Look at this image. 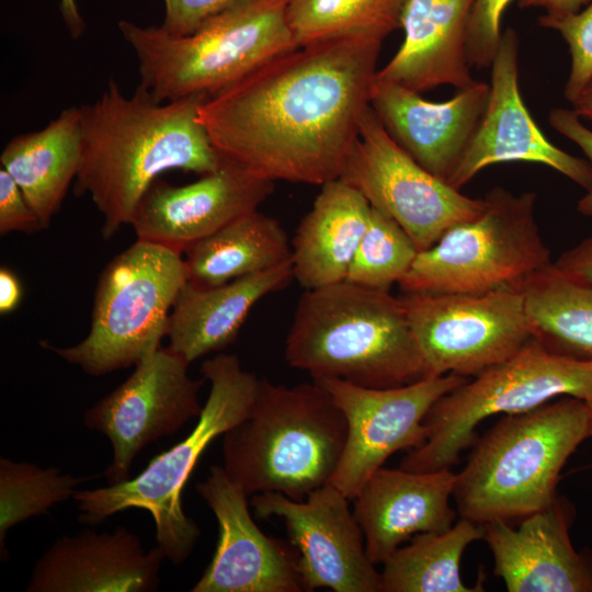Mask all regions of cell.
I'll use <instances>...</instances> for the list:
<instances>
[{"label":"cell","mask_w":592,"mask_h":592,"mask_svg":"<svg viewBox=\"0 0 592 592\" xmlns=\"http://www.w3.org/2000/svg\"><path fill=\"white\" fill-rule=\"evenodd\" d=\"M346 433L343 412L314 380L260 378L249 415L223 435V467L249 497L280 492L300 501L330 482Z\"/></svg>","instance_id":"4"},{"label":"cell","mask_w":592,"mask_h":592,"mask_svg":"<svg viewBox=\"0 0 592 592\" xmlns=\"http://www.w3.org/2000/svg\"><path fill=\"white\" fill-rule=\"evenodd\" d=\"M588 437V408L577 397L506 414L477 442L456 474L453 497L460 516L485 524L545 509L557 497L562 467Z\"/></svg>","instance_id":"5"},{"label":"cell","mask_w":592,"mask_h":592,"mask_svg":"<svg viewBox=\"0 0 592 592\" xmlns=\"http://www.w3.org/2000/svg\"><path fill=\"white\" fill-rule=\"evenodd\" d=\"M512 0H474L467 29V54L471 67H491L501 41V19Z\"/></svg>","instance_id":"34"},{"label":"cell","mask_w":592,"mask_h":592,"mask_svg":"<svg viewBox=\"0 0 592 592\" xmlns=\"http://www.w3.org/2000/svg\"><path fill=\"white\" fill-rule=\"evenodd\" d=\"M537 23L557 31L569 47L571 67L563 94L573 104L592 79V1L577 13L540 15Z\"/></svg>","instance_id":"33"},{"label":"cell","mask_w":592,"mask_h":592,"mask_svg":"<svg viewBox=\"0 0 592 592\" xmlns=\"http://www.w3.org/2000/svg\"><path fill=\"white\" fill-rule=\"evenodd\" d=\"M23 288L16 274L7 266L0 267V314L9 315L21 304Z\"/></svg>","instance_id":"39"},{"label":"cell","mask_w":592,"mask_h":592,"mask_svg":"<svg viewBox=\"0 0 592 592\" xmlns=\"http://www.w3.org/2000/svg\"><path fill=\"white\" fill-rule=\"evenodd\" d=\"M186 282L181 252L136 240L101 272L87 337L67 348L41 345L91 376L137 365L161 348Z\"/></svg>","instance_id":"8"},{"label":"cell","mask_w":592,"mask_h":592,"mask_svg":"<svg viewBox=\"0 0 592 592\" xmlns=\"http://www.w3.org/2000/svg\"><path fill=\"white\" fill-rule=\"evenodd\" d=\"M522 292L533 338L556 355L592 362V284L562 273L553 262Z\"/></svg>","instance_id":"28"},{"label":"cell","mask_w":592,"mask_h":592,"mask_svg":"<svg viewBox=\"0 0 592 592\" xmlns=\"http://www.w3.org/2000/svg\"><path fill=\"white\" fill-rule=\"evenodd\" d=\"M592 0H519V7L540 8L548 15H566L577 13L588 5Z\"/></svg>","instance_id":"40"},{"label":"cell","mask_w":592,"mask_h":592,"mask_svg":"<svg viewBox=\"0 0 592 592\" xmlns=\"http://www.w3.org/2000/svg\"><path fill=\"white\" fill-rule=\"evenodd\" d=\"M185 253L187 282L208 287L289 260L292 244L275 218L255 209L197 241Z\"/></svg>","instance_id":"27"},{"label":"cell","mask_w":592,"mask_h":592,"mask_svg":"<svg viewBox=\"0 0 592 592\" xmlns=\"http://www.w3.org/2000/svg\"><path fill=\"white\" fill-rule=\"evenodd\" d=\"M82 156L80 107H69L44 128L14 136L0 155L44 228L49 227L79 172Z\"/></svg>","instance_id":"26"},{"label":"cell","mask_w":592,"mask_h":592,"mask_svg":"<svg viewBox=\"0 0 592 592\" xmlns=\"http://www.w3.org/2000/svg\"><path fill=\"white\" fill-rule=\"evenodd\" d=\"M400 297L426 378L474 377L510 358L533 338L522 289Z\"/></svg>","instance_id":"11"},{"label":"cell","mask_w":592,"mask_h":592,"mask_svg":"<svg viewBox=\"0 0 592 592\" xmlns=\"http://www.w3.org/2000/svg\"><path fill=\"white\" fill-rule=\"evenodd\" d=\"M554 265L576 280L592 284V234L561 253Z\"/></svg>","instance_id":"38"},{"label":"cell","mask_w":592,"mask_h":592,"mask_svg":"<svg viewBox=\"0 0 592 592\" xmlns=\"http://www.w3.org/2000/svg\"><path fill=\"white\" fill-rule=\"evenodd\" d=\"M572 508L559 497L526 515L515 528L496 520L483 525L494 574L510 592H592V558L570 540Z\"/></svg>","instance_id":"19"},{"label":"cell","mask_w":592,"mask_h":592,"mask_svg":"<svg viewBox=\"0 0 592 592\" xmlns=\"http://www.w3.org/2000/svg\"><path fill=\"white\" fill-rule=\"evenodd\" d=\"M369 205L396 220L419 251L432 247L452 226L477 217L485 200L471 198L409 156L369 107L340 178Z\"/></svg>","instance_id":"12"},{"label":"cell","mask_w":592,"mask_h":592,"mask_svg":"<svg viewBox=\"0 0 592 592\" xmlns=\"http://www.w3.org/2000/svg\"><path fill=\"white\" fill-rule=\"evenodd\" d=\"M205 98L157 102L140 86L127 98L111 78L98 100L80 106L82 156L73 192L89 195L102 214L104 239L130 224L161 173L218 169L223 159L198 122Z\"/></svg>","instance_id":"2"},{"label":"cell","mask_w":592,"mask_h":592,"mask_svg":"<svg viewBox=\"0 0 592 592\" xmlns=\"http://www.w3.org/2000/svg\"><path fill=\"white\" fill-rule=\"evenodd\" d=\"M419 252L413 240L396 220L372 207L366 231L345 281L389 292L407 274Z\"/></svg>","instance_id":"32"},{"label":"cell","mask_w":592,"mask_h":592,"mask_svg":"<svg viewBox=\"0 0 592 592\" xmlns=\"http://www.w3.org/2000/svg\"><path fill=\"white\" fill-rule=\"evenodd\" d=\"M474 0H408L401 18L405 39L376 80L421 93L440 86L458 90L477 82L467 54Z\"/></svg>","instance_id":"23"},{"label":"cell","mask_w":592,"mask_h":592,"mask_svg":"<svg viewBox=\"0 0 592 592\" xmlns=\"http://www.w3.org/2000/svg\"><path fill=\"white\" fill-rule=\"evenodd\" d=\"M284 353L312 379L391 388L426 378L401 297L346 281L301 295Z\"/></svg>","instance_id":"3"},{"label":"cell","mask_w":592,"mask_h":592,"mask_svg":"<svg viewBox=\"0 0 592 592\" xmlns=\"http://www.w3.org/2000/svg\"><path fill=\"white\" fill-rule=\"evenodd\" d=\"M517 33L502 35L491 64L489 96L483 116L462 160L448 180L460 190L488 166L527 161L548 166L584 190L592 186V167L550 143L531 116L519 86Z\"/></svg>","instance_id":"17"},{"label":"cell","mask_w":592,"mask_h":592,"mask_svg":"<svg viewBox=\"0 0 592 592\" xmlns=\"http://www.w3.org/2000/svg\"><path fill=\"white\" fill-rule=\"evenodd\" d=\"M591 391L592 362L556 355L532 338L510 358L437 399L424 418L425 442L410 449L399 467L411 471L451 469L473 444L485 419L526 412L559 396L584 400Z\"/></svg>","instance_id":"10"},{"label":"cell","mask_w":592,"mask_h":592,"mask_svg":"<svg viewBox=\"0 0 592 592\" xmlns=\"http://www.w3.org/2000/svg\"><path fill=\"white\" fill-rule=\"evenodd\" d=\"M288 2L241 0L183 37L126 20L118 29L137 57L139 86L153 100L207 98L299 47L287 21Z\"/></svg>","instance_id":"6"},{"label":"cell","mask_w":592,"mask_h":592,"mask_svg":"<svg viewBox=\"0 0 592 592\" xmlns=\"http://www.w3.org/2000/svg\"><path fill=\"white\" fill-rule=\"evenodd\" d=\"M455 482L451 469H377L353 500L371 561L384 563L412 535L452 527L455 512L449 499Z\"/></svg>","instance_id":"22"},{"label":"cell","mask_w":592,"mask_h":592,"mask_svg":"<svg viewBox=\"0 0 592 592\" xmlns=\"http://www.w3.org/2000/svg\"><path fill=\"white\" fill-rule=\"evenodd\" d=\"M382 43L299 46L203 100L198 122L221 157L267 181L340 178L371 105Z\"/></svg>","instance_id":"1"},{"label":"cell","mask_w":592,"mask_h":592,"mask_svg":"<svg viewBox=\"0 0 592 592\" xmlns=\"http://www.w3.org/2000/svg\"><path fill=\"white\" fill-rule=\"evenodd\" d=\"M195 489L217 520L218 540L191 592L306 591L297 550L258 527L249 511V496L223 466H212Z\"/></svg>","instance_id":"16"},{"label":"cell","mask_w":592,"mask_h":592,"mask_svg":"<svg viewBox=\"0 0 592 592\" xmlns=\"http://www.w3.org/2000/svg\"><path fill=\"white\" fill-rule=\"evenodd\" d=\"M166 556L157 545L145 550L125 528H86L57 538L36 561L27 592H153Z\"/></svg>","instance_id":"21"},{"label":"cell","mask_w":592,"mask_h":592,"mask_svg":"<svg viewBox=\"0 0 592 592\" xmlns=\"http://www.w3.org/2000/svg\"><path fill=\"white\" fill-rule=\"evenodd\" d=\"M44 228L22 190L3 168L0 169V235L33 234Z\"/></svg>","instance_id":"36"},{"label":"cell","mask_w":592,"mask_h":592,"mask_svg":"<svg viewBox=\"0 0 592 592\" xmlns=\"http://www.w3.org/2000/svg\"><path fill=\"white\" fill-rule=\"evenodd\" d=\"M489 83L477 81L452 99L432 102L375 79L371 107L391 138L420 166L448 182L486 111Z\"/></svg>","instance_id":"20"},{"label":"cell","mask_w":592,"mask_h":592,"mask_svg":"<svg viewBox=\"0 0 592 592\" xmlns=\"http://www.w3.org/2000/svg\"><path fill=\"white\" fill-rule=\"evenodd\" d=\"M474 219L448 228L420 251L398 283L403 293L483 294L522 289L553 264L536 220L537 194L497 186Z\"/></svg>","instance_id":"9"},{"label":"cell","mask_w":592,"mask_h":592,"mask_svg":"<svg viewBox=\"0 0 592 592\" xmlns=\"http://www.w3.org/2000/svg\"><path fill=\"white\" fill-rule=\"evenodd\" d=\"M482 524L462 517L444 532L420 533L397 548L383 563L380 592H476L460 577L462 556L483 538Z\"/></svg>","instance_id":"29"},{"label":"cell","mask_w":592,"mask_h":592,"mask_svg":"<svg viewBox=\"0 0 592 592\" xmlns=\"http://www.w3.org/2000/svg\"><path fill=\"white\" fill-rule=\"evenodd\" d=\"M548 122L555 130L573 141L583 151L592 167V130L582 123L573 109L550 110ZM577 210L583 216L592 217V186L579 200Z\"/></svg>","instance_id":"37"},{"label":"cell","mask_w":592,"mask_h":592,"mask_svg":"<svg viewBox=\"0 0 592 592\" xmlns=\"http://www.w3.org/2000/svg\"><path fill=\"white\" fill-rule=\"evenodd\" d=\"M190 364L169 346L159 348L86 411L84 426L104 434L112 444L113 458L104 471L109 485L129 479L135 457L148 444L198 419L204 378H192Z\"/></svg>","instance_id":"13"},{"label":"cell","mask_w":592,"mask_h":592,"mask_svg":"<svg viewBox=\"0 0 592 592\" xmlns=\"http://www.w3.org/2000/svg\"><path fill=\"white\" fill-rule=\"evenodd\" d=\"M59 9L70 35L73 38H79L86 31V22L76 0H59Z\"/></svg>","instance_id":"41"},{"label":"cell","mask_w":592,"mask_h":592,"mask_svg":"<svg viewBox=\"0 0 592 592\" xmlns=\"http://www.w3.org/2000/svg\"><path fill=\"white\" fill-rule=\"evenodd\" d=\"M350 501L330 482L300 501L280 492L251 498L258 517L275 516L284 522L288 540L299 556L306 591L380 592V572L366 553Z\"/></svg>","instance_id":"15"},{"label":"cell","mask_w":592,"mask_h":592,"mask_svg":"<svg viewBox=\"0 0 592 592\" xmlns=\"http://www.w3.org/2000/svg\"><path fill=\"white\" fill-rule=\"evenodd\" d=\"M274 182L223 159L217 170L174 186L155 181L138 203L130 226L137 240L181 253L236 218L258 209Z\"/></svg>","instance_id":"18"},{"label":"cell","mask_w":592,"mask_h":592,"mask_svg":"<svg viewBox=\"0 0 592 592\" xmlns=\"http://www.w3.org/2000/svg\"><path fill=\"white\" fill-rule=\"evenodd\" d=\"M408 0H289L287 21L298 46L339 37L383 43L401 27Z\"/></svg>","instance_id":"30"},{"label":"cell","mask_w":592,"mask_h":592,"mask_svg":"<svg viewBox=\"0 0 592 592\" xmlns=\"http://www.w3.org/2000/svg\"><path fill=\"white\" fill-rule=\"evenodd\" d=\"M210 389L191 433L153 457L135 478L92 490H77L80 523L98 525L128 509L148 511L156 525L157 545L174 565L183 563L200 536L198 525L182 505V491L201 455L218 436L246 419L260 378L242 368L234 354H218L201 365Z\"/></svg>","instance_id":"7"},{"label":"cell","mask_w":592,"mask_h":592,"mask_svg":"<svg viewBox=\"0 0 592 592\" xmlns=\"http://www.w3.org/2000/svg\"><path fill=\"white\" fill-rule=\"evenodd\" d=\"M468 378L455 374L391 388H368L338 378H315L343 412L346 441L330 480L351 501L396 452L426 440L424 418L442 396Z\"/></svg>","instance_id":"14"},{"label":"cell","mask_w":592,"mask_h":592,"mask_svg":"<svg viewBox=\"0 0 592 592\" xmlns=\"http://www.w3.org/2000/svg\"><path fill=\"white\" fill-rule=\"evenodd\" d=\"M62 474L57 467L42 468L26 462L0 457V554L7 559L8 531L53 505L73 498L77 486L87 480Z\"/></svg>","instance_id":"31"},{"label":"cell","mask_w":592,"mask_h":592,"mask_svg":"<svg viewBox=\"0 0 592 592\" xmlns=\"http://www.w3.org/2000/svg\"><path fill=\"white\" fill-rule=\"evenodd\" d=\"M161 29L173 37L194 33L210 18L241 0H163Z\"/></svg>","instance_id":"35"},{"label":"cell","mask_w":592,"mask_h":592,"mask_svg":"<svg viewBox=\"0 0 592 592\" xmlns=\"http://www.w3.org/2000/svg\"><path fill=\"white\" fill-rule=\"evenodd\" d=\"M294 280L292 259L217 286L186 282L168 321L169 348L189 363L235 341L255 304Z\"/></svg>","instance_id":"24"},{"label":"cell","mask_w":592,"mask_h":592,"mask_svg":"<svg viewBox=\"0 0 592 592\" xmlns=\"http://www.w3.org/2000/svg\"><path fill=\"white\" fill-rule=\"evenodd\" d=\"M372 206L341 179L321 185L292 241L294 278L315 289L345 281L366 231Z\"/></svg>","instance_id":"25"},{"label":"cell","mask_w":592,"mask_h":592,"mask_svg":"<svg viewBox=\"0 0 592 592\" xmlns=\"http://www.w3.org/2000/svg\"><path fill=\"white\" fill-rule=\"evenodd\" d=\"M573 111L581 117L592 122V79L585 86L577 101Z\"/></svg>","instance_id":"42"},{"label":"cell","mask_w":592,"mask_h":592,"mask_svg":"<svg viewBox=\"0 0 592 592\" xmlns=\"http://www.w3.org/2000/svg\"><path fill=\"white\" fill-rule=\"evenodd\" d=\"M585 402V406L588 408L589 418H590V437H592V391L590 395L583 400Z\"/></svg>","instance_id":"43"}]
</instances>
